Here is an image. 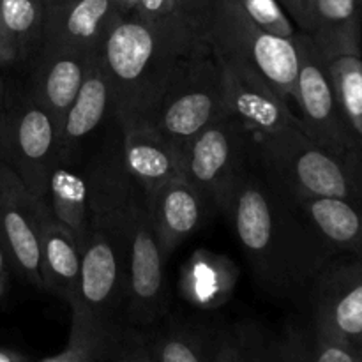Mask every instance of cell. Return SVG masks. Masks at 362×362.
<instances>
[{"label": "cell", "instance_id": "obj_40", "mask_svg": "<svg viewBox=\"0 0 362 362\" xmlns=\"http://www.w3.org/2000/svg\"><path fill=\"white\" fill-rule=\"evenodd\" d=\"M7 283H9V278H0V300H2L4 296H6Z\"/></svg>", "mask_w": 362, "mask_h": 362}, {"label": "cell", "instance_id": "obj_19", "mask_svg": "<svg viewBox=\"0 0 362 362\" xmlns=\"http://www.w3.org/2000/svg\"><path fill=\"white\" fill-rule=\"evenodd\" d=\"M290 198L331 253L362 257V202L315 197Z\"/></svg>", "mask_w": 362, "mask_h": 362}, {"label": "cell", "instance_id": "obj_13", "mask_svg": "<svg viewBox=\"0 0 362 362\" xmlns=\"http://www.w3.org/2000/svg\"><path fill=\"white\" fill-rule=\"evenodd\" d=\"M315 325L362 343V257L327 264L313 281Z\"/></svg>", "mask_w": 362, "mask_h": 362}, {"label": "cell", "instance_id": "obj_12", "mask_svg": "<svg viewBox=\"0 0 362 362\" xmlns=\"http://www.w3.org/2000/svg\"><path fill=\"white\" fill-rule=\"evenodd\" d=\"M212 53L221 67L226 113L240 120L251 138L299 124L290 103L283 99L264 78L232 57L214 49Z\"/></svg>", "mask_w": 362, "mask_h": 362}, {"label": "cell", "instance_id": "obj_32", "mask_svg": "<svg viewBox=\"0 0 362 362\" xmlns=\"http://www.w3.org/2000/svg\"><path fill=\"white\" fill-rule=\"evenodd\" d=\"M257 362H310V345L304 336L292 332L271 345L264 341Z\"/></svg>", "mask_w": 362, "mask_h": 362}, {"label": "cell", "instance_id": "obj_15", "mask_svg": "<svg viewBox=\"0 0 362 362\" xmlns=\"http://www.w3.org/2000/svg\"><path fill=\"white\" fill-rule=\"evenodd\" d=\"M119 158L127 175L151 193L168 180L184 175L186 148L151 126L122 127Z\"/></svg>", "mask_w": 362, "mask_h": 362}, {"label": "cell", "instance_id": "obj_18", "mask_svg": "<svg viewBox=\"0 0 362 362\" xmlns=\"http://www.w3.org/2000/svg\"><path fill=\"white\" fill-rule=\"evenodd\" d=\"M80 271V240L52 214L45 202L41 209L42 290H48L71 306L78 296Z\"/></svg>", "mask_w": 362, "mask_h": 362}, {"label": "cell", "instance_id": "obj_4", "mask_svg": "<svg viewBox=\"0 0 362 362\" xmlns=\"http://www.w3.org/2000/svg\"><path fill=\"white\" fill-rule=\"evenodd\" d=\"M127 251L112 211L88 184V228L81 244V271L71 317L83 322L99 339L113 346L124 334L117 317L127 303Z\"/></svg>", "mask_w": 362, "mask_h": 362}, {"label": "cell", "instance_id": "obj_35", "mask_svg": "<svg viewBox=\"0 0 362 362\" xmlns=\"http://www.w3.org/2000/svg\"><path fill=\"white\" fill-rule=\"evenodd\" d=\"M177 2H179L184 14L189 18L191 23L198 28L202 37L205 39V21H207L212 0H177Z\"/></svg>", "mask_w": 362, "mask_h": 362}, {"label": "cell", "instance_id": "obj_22", "mask_svg": "<svg viewBox=\"0 0 362 362\" xmlns=\"http://www.w3.org/2000/svg\"><path fill=\"white\" fill-rule=\"evenodd\" d=\"M73 158L59 156L53 163L46 187V204L52 214L67 226L83 244L88 228V179L71 163Z\"/></svg>", "mask_w": 362, "mask_h": 362}, {"label": "cell", "instance_id": "obj_27", "mask_svg": "<svg viewBox=\"0 0 362 362\" xmlns=\"http://www.w3.org/2000/svg\"><path fill=\"white\" fill-rule=\"evenodd\" d=\"M133 16L140 18L152 28L175 41L186 42V45L205 42L198 28L180 9L177 0H140Z\"/></svg>", "mask_w": 362, "mask_h": 362}, {"label": "cell", "instance_id": "obj_37", "mask_svg": "<svg viewBox=\"0 0 362 362\" xmlns=\"http://www.w3.org/2000/svg\"><path fill=\"white\" fill-rule=\"evenodd\" d=\"M120 16H133L140 0H112Z\"/></svg>", "mask_w": 362, "mask_h": 362}, {"label": "cell", "instance_id": "obj_6", "mask_svg": "<svg viewBox=\"0 0 362 362\" xmlns=\"http://www.w3.org/2000/svg\"><path fill=\"white\" fill-rule=\"evenodd\" d=\"M225 115L221 67L204 42L180 62L145 126L186 148L205 127Z\"/></svg>", "mask_w": 362, "mask_h": 362}, {"label": "cell", "instance_id": "obj_3", "mask_svg": "<svg viewBox=\"0 0 362 362\" xmlns=\"http://www.w3.org/2000/svg\"><path fill=\"white\" fill-rule=\"evenodd\" d=\"M202 45L175 41L136 16L113 21L99 45L98 59L112 85V113L120 129L148 122L180 62Z\"/></svg>", "mask_w": 362, "mask_h": 362}, {"label": "cell", "instance_id": "obj_41", "mask_svg": "<svg viewBox=\"0 0 362 362\" xmlns=\"http://www.w3.org/2000/svg\"><path fill=\"white\" fill-rule=\"evenodd\" d=\"M356 346H357V354H359V362H362V343H359V345Z\"/></svg>", "mask_w": 362, "mask_h": 362}, {"label": "cell", "instance_id": "obj_11", "mask_svg": "<svg viewBox=\"0 0 362 362\" xmlns=\"http://www.w3.org/2000/svg\"><path fill=\"white\" fill-rule=\"evenodd\" d=\"M20 177L0 163V239L9 253L11 264L37 288L41 274V209Z\"/></svg>", "mask_w": 362, "mask_h": 362}, {"label": "cell", "instance_id": "obj_2", "mask_svg": "<svg viewBox=\"0 0 362 362\" xmlns=\"http://www.w3.org/2000/svg\"><path fill=\"white\" fill-rule=\"evenodd\" d=\"M87 179L108 204L126 244L129 267L126 322L138 329L151 327L166 311V258L156 235L147 193L127 175L119 152L95 161L87 170Z\"/></svg>", "mask_w": 362, "mask_h": 362}, {"label": "cell", "instance_id": "obj_30", "mask_svg": "<svg viewBox=\"0 0 362 362\" xmlns=\"http://www.w3.org/2000/svg\"><path fill=\"white\" fill-rule=\"evenodd\" d=\"M264 338L253 327H235L223 334L221 346L212 362H257Z\"/></svg>", "mask_w": 362, "mask_h": 362}, {"label": "cell", "instance_id": "obj_8", "mask_svg": "<svg viewBox=\"0 0 362 362\" xmlns=\"http://www.w3.org/2000/svg\"><path fill=\"white\" fill-rule=\"evenodd\" d=\"M59 158V122L30 90L0 95V163L9 166L37 200L46 202L48 175Z\"/></svg>", "mask_w": 362, "mask_h": 362}, {"label": "cell", "instance_id": "obj_28", "mask_svg": "<svg viewBox=\"0 0 362 362\" xmlns=\"http://www.w3.org/2000/svg\"><path fill=\"white\" fill-rule=\"evenodd\" d=\"M112 349L113 346L99 339L83 322L71 317L69 343L66 350L39 362H105Z\"/></svg>", "mask_w": 362, "mask_h": 362}, {"label": "cell", "instance_id": "obj_23", "mask_svg": "<svg viewBox=\"0 0 362 362\" xmlns=\"http://www.w3.org/2000/svg\"><path fill=\"white\" fill-rule=\"evenodd\" d=\"M223 334L205 325L179 320L144 338L154 362H212Z\"/></svg>", "mask_w": 362, "mask_h": 362}, {"label": "cell", "instance_id": "obj_24", "mask_svg": "<svg viewBox=\"0 0 362 362\" xmlns=\"http://www.w3.org/2000/svg\"><path fill=\"white\" fill-rule=\"evenodd\" d=\"M235 285V269L226 258L197 253L184 271L182 293L191 304L204 310L221 306Z\"/></svg>", "mask_w": 362, "mask_h": 362}, {"label": "cell", "instance_id": "obj_9", "mask_svg": "<svg viewBox=\"0 0 362 362\" xmlns=\"http://www.w3.org/2000/svg\"><path fill=\"white\" fill-rule=\"evenodd\" d=\"M293 41L299 55V71L292 103L297 106L299 127L315 144L329 151L362 154V145L350 131L336 101L324 57L306 32L297 30Z\"/></svg>", "mask_w": 362, "mask_h": 362}, {"label": "cell", "instance_id": "obj_39", "mask_svg": "<svg viewBox=\"0 0 362 362\" xmlns=\"http://www.w3.org/2000/svg\"><path fill=\"white\" fill-rule=\"evenodd\" d=\"M9 265H13L11 264L9 253H7L6 246H4L2 239H0V278H9Z\"/></svg>", "mask_w": 362, "mask_h": 362}, {"label": "cell", "instance_id": "obj_25", "mask_svg": "<svg viewBox=\"0 0 362 362\" xmlns=\"http://www.w3.org/2000/svg\"><path fill=\"white\" fill-rule=\"evenodd\" d=\"M0 25L16 59H32L42 45L45 0H0Z\"/></svg>", "mask_w": 362, "mask_h": 362}, {"label": "cell", "instance_id": "obj_36", "mask_svg": "<svg viewBox=\"0 0 362 362\" xmlns=\"http://www.w3.org/2000/svg\"><path fill=\"white\" fill-rule=\"evenodd\" d=\"M16 53H14L13 46H11L9 39H7L6 32H4L2 25H0V67L9 66V64L16 62Z\"/></svg>", "mask_w": 362, "mask_h": 362}, {"label": "cell", "instance_id": "obj_16", "mask_svg": "<svg viewBox=\"0 0 362 362\" xmlns=\"http://www.w3.org/2000/svg\"><path fill=\"white\" fill-rule=\"evenodd\" d=\"M117 18L112 0H45L42 45L95 52Z\"/></svg>", "mask_w": 362, "mask_h": 362}, {"label": "cell", "instance_id": "obj_1", "mask_svg": "<svg viewBox=\"0 0 362 362\" xmlns=\"http://www.w3.org/2000/svg\"><path fill=\"white\" fill-rule=\"evenodd\" d=\"M225 212L255 279L272 296H296L331 260L329 247L269 175L264 179L244 168Z\"/></svg>", "mask_w": 362, "mask_h": 362}, {"label": "cell", "instance_id": "obj_31", "mask_svg": "<svg viewBox=\"0 0 362 362\" xmlns=\"http://www.w3.org/2000/svg\"><path fill=\"white\" fill-rule=\"evenodd\" d=\"M310 362H359V354L354 343L315 325L313 345H310Z\"/></svg>", "mask_w": 362, "mask_h": 362}, {"label": "cell", "instance_id": "obj_29", "mask_svg": "<svg viewBox=\"0 0 362 362\" xmlns=\"http://www.w3.org/2000/svg\"><path fill=\"white\" fill-rule=\"evenodd\" d=\"M235 2L264 30L286 39H293V35L297 34L296 23L278 0H235Z\"/></svg>", "mask_w": 362, "mask_h": 362}, {"label": "cell", "instance_id": "obj_26", "mask_svg": "<svg viewBox=\"0 0 362 362\" xmlns=\"http://www.w3.org/2000/svg\"><path fill=\"white\" fill-rule=\"evenodd\" d=\"M324 60L343 119L362 145V53H334Z\"/></svg>", "mask_w": 362, "mask_h": 362}, {"label": "cell", "instance_id": "obj_5", "mask_svg": "<svg viewBox=\"0 0 362 362\" xmlns=\"http://www.w3.org/2000/svg\"><path fill=\"white\" fill-rule=\"evenodd\" d=\"M267 175L290 197L362 202V154L315 144L299 124L253 138Z\"/></svg>", "mask_w": 362, "mask_h": 362}, {"label": "cell", "instance_id": "obj_42", "mask_svg": "<svg viewBox=\"0 0 362 362\" xmlns=\"http://www.w3.org/2000/svg\"><path fill=\"white\" fill-rule=\"evenodd\" d=\"M361 4H362V0H361Z\"/></svg>", "mask_w": 362, "mask_h": 362}, {"label": "cell", "instance_id": "obj_21", "mask_svg": "<svg viewBox=\"0 0 362 362\" xmlns=\"http://www.w3.org/2000/svg\"><path fill=\"white\" fill-rule=\"evenodd\" d=\"M306 34L322 57L345 52L362 53L361 0H315Z\"/></svg>", "mask_w": 362, "mask_h": 362}, {"label": "cell", "instance_id": "obj_20", "mask_svg": "<svg viewBox=\"0 0 362 362\" xmlns=\"http://www.w3.org/2000/svg\"><path fill=\"white\" fill-rule=\"evenodd\" d=\"M113 110V92L101 62L95 59L83 85L64 113L59 126V156L73 158L78 145L103 122Z\"/></svg>", "mask_w": 362, "mask_h": 362}, {"label": "cell", "instance_id": "obj_34", "mask_svg": "<svg viewBox=\"0 0 362 362\" xmlns=\"http://www.w3.org/2000/svg\"><path fill=\"white\" fill-rule=\"evenodd\" d=\"M283 9L286 11L292 21L296 23L297 30L308 32L311 25V9L315 0H278Z\"/></svg>", "mask_w": 362, "mask_h": 362}, {"label": "cell", "instance_id": "obj_7", "mask_svg": "<svg viewBox=\"0 0 362 362\" xmlns=\"http://www.w3.org/2000/svg\"><path fill=\"white\" fill-rule=\"evenodd\" d=\"M205 42L214 52L239 60L292 103L299 55L293 39L258 27L235 0H212L205 21Z\"/></svg>", "mask_w": 362, "mask_h": 362}, {"label": "cell", "instance_id": "obj_17", "mask_svg": "<svg viewBox=\"0 0 362 362\" xmlns=\"http://www.w3.org/2000/svg\"><path fill=\"white\" fill-rule=\"evenodd\" d=\"M147 197L159 247L168 260L200 228L207 204L184 177L161 184Z\"/></svg>", "mask_w": 362, "mask_h": 362}, {"label": "cell", "instance_id": "obj_10", "mask_svg": "<svg viewBox=\"0 0 362 362\" xmlns=\"http://www.w3.org/2000/svg\"><path fill=\"white\" fill-rule=\"evenodd\" d=\"M247 138L251 134L243 122L225 115L205 127L186 147L182 177L207 205L225 212L237 179L246 168Z\"/></svg>", "mask_w": 362, "mask_h": 362}, {"label": "cell", "instance_id": "obj_33", "mask_svg": "<svg viewBox=\"0 0 362 362\" xmlns=\"http://www.w3.org/2000/svg\"><path fill=\"white\" fill-rule=\"evenodd\" d=\"M105 362H154L151 354H148L147 343H145L144 334L140 332H133V334H126L124 332L110 354L106 356Z\"/></svg>", "mask_w": 362, "mask_h": 362}, {"label": "cell", "instance_id": "obj_14", "mask_svg": "<svg viewBox=\"0 0 362 362\" xmlns=\"http://www.w3.org/2000/svg\"><path fill=\"white\" fill-rule=\"evenodd\" d=\"M90 49L71 46L42 45L35 59L30 94L39 105L45 106L60 126L64 113L80 92L85 76L95 59Z\"/></svg>", "mask_w": 362, "mask_h": 362}, {"label": "cell", "instance_id": "obj_38", "mask_svg": "<svg viewBox=\"0 0 362 362\" xmlns=\"http://www.w3.org/2000/svg\"><path fill=\"white\" fill-rule=\"evenodd\" d=\"M0 362H30V359L16 350L0 349Z\"/></svg>", "mask_w": 362, "mask_h": 362}]
</instances>
